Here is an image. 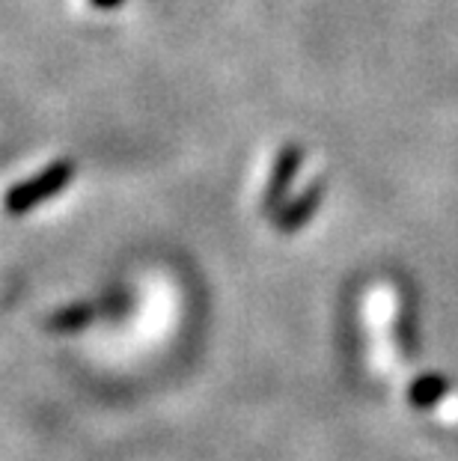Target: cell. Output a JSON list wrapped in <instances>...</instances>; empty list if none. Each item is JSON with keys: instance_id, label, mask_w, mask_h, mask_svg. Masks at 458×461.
Masks as SVG:
<instances>
[{"instance_id": "obj_1", "label": "cell", "mask_w": 458, "mask_h": 461, "mask_svg": "<svg viewBox=\"0 0 458 461\" xmlns=\"http://www.w3.org/2000/svg\"><path fill=\"white\" fill-rule=\"evenodd\" d=\"M75 173H77V164L72 158L51 161L42 173H36V176H31V179L13 185V188L4 194V212L9 214V218H24V214H31L42 203L54 200L57 194H63L66 188H69Z\"/></svg>"}, {"instance_id": "obj_2", "label": "cell", "mask_w": 458, "mask_h": 461, "mask_svg": "<svg viewBox=\"0 0 458 461\" xmlns=\"http://www.w3.org/2000/svg\"><path fill=\"white\" fill-rule=\"evenodd\" d=\"M301 158H304V152H301L298 146H286V149L280 152L274 176H271L268 191H265V212L280 209V203H283V197H286L289 185H292V179H295V173L301 167Z\"/></svg>"}, {"instance_id": "obj_3", "label": "cell", "mask_w": 458, "mask_h": 461, "mask_svg": "<svg viewBox=\"0 0 458 461\" xmlns=\"http://www.w3.org/2000/svg\"><path fill=\"white\" fill-rule=\"evenodd\" d=\"M95 319V307L93 303H69V307L57 310L51 319H48V330L51 333H77L84 328H90Z\"/></svg>"}, {"instance_id": "obj_4", "label": "cell", "mask_w": 458, "mask_h": 461, "mask_svg": "<svg viewBox=\"0 0 458 461\" xmlns=\"http://www.w3.org/2000/svg\"><path fill=\"white\" fill-rule=\"evenodd\" d=\"M316 197H321V188L307 191L304 197H301L295 205H289V209L280 214V227H283V230H298L301 223H304V221L310 218V214H313V209H316Z\"/></svg>"}, {"instance_id": "obj_5", "label": "cell", "mask_w": 458, "mask_h": 461, "mask_svg": "<svg viewBox=\"0 0 458 461\" xmlns=\"http://www.w3.org/2000/svg\"><path fill=\"white\" fill-rule=\"evenodd\" d=\"M90 4H93L95 9H116V6H122L125 0H90Z\"/></svg>"}]
</instances>
